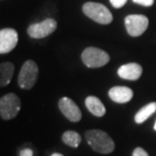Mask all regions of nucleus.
<instances>
[{"instance_id": "f03ea898", "label": "nucleus", "mask_w": 156, "mask_h": 156, "mask_svg": "<svg viewBox=\"0 0 156 156\" xmlns=\"http://www.w3.org/2000/svg\"><path fill=\"white\" fill-rule=\"evenodd\" d=\"M83 12L89 18L101 24H108L113 20V15L110 9L101 3L87 2L83 5Z\"/></svg>"}, {"instance_id": "412c9836", "label": "nucleus", "mask_w": 156, "mask_h": 156, "mask_svg": "<svg viewBox=\"0 0 156 156\" xmlns=\"http://www.w3.org/2000/svg\"><path fill=\"white\" fill-rule=\"evenodd\" d=\"M154 130L156 131V122H155V124H154Z\"/></svg>"}, {"instance_id": "1a4fd4ad", "label": "nucleus", "mask_w": 156, "mask_h": 156, "mask_svg": "<svg viewBox=\"0 0 156 156\" xmlns=\"http://www.w3.org/2000/svg\"><path fill=\"white\" fill-rule=\"evenodd\" d=\"M18 36L15 30L4 29L0 32V53L6 54L12 51L17 45Z\"/></svg>"}, {"instance_id": "9b49d317", "label": "nucleus", "mask_w": 156, "mask_h": 156, "mask_svg": "<svg viewBox=\"0 0 156 156\" xmlns=\"http://www.w3.org/2000/svg\"><path fill=\"white\" fill-rule=\"evenodd\" d=\"M143 69L141 65L137 63L125 64L119 68L118 75L123 79L127 80H138L142 75Z\"/></svg>"}, {"instance_id": "0eeeda50", "label": "nucleus", "mask_w": 156, "mask_h": 156, "mask_svg": "<svg viewBox=\"0 0 156 156\" xmlns=\"http://www.w3.org/2000/svg\"><path fill=\"white\" fill-rule=\"evenodd\" d=\"M56 27H57L56 20H52V18H48L42 23L32 24L27 30V33H29V36L34 39H42L51 35L56 30Z\"/></svg>"}, {"instance_id": "f257e3e1", "label": "nucleus", "mask_w": 156, "mask_h": 156, "mask_svg": "<svg viewBox=\"0 0 156 156\" xmlns=\"http://www.w3.org/2000/svg\"><path fill=\"white\" fill-rule=\"evenodd\" d=\"M85 139L92 150L101 154H110L115 150V142L105 131L88 130Z\"/></svg>"}, {"instance_id": "ddd939ff", "label": "nucleus", "mask_w": 156, "mask_h": 156, "mask_svg": "<svg viewBox=\"0 0 156 156\" xmlns=\"http://www.w3.org/2000/svg\"><path fill=\"white\" fill-rule=\"evenodd\" d=\"M14 72V65L10 62H4L0 65V85L4 87L11 81Z\"/></svg>"}, {"instance_id": "a211bd4d", "label": "nucleus", "mask_w": 156, "mask_h": 156, "mask_svg": "<svg viewBox=\"0 0 156 156\" xmlns=\"http://www.w3.org/2000/svg\"><path fill=\"white\" fill-rule=\"evenodd\" d=\"M135 3H138L140 5H143V6H146V7H149L153 4L154 0H133Z\"/></svg>"}, {"instance_id": "4468645a", "label": "nucleus", "mask_w": 156, "mask_h": 156, "mask_svg": "<svg viewBox=\"0 0 156 156\" xmlns=\"http://www.w3.org/2000/svg\"><path fill=\"white\" fill-rule=\"evenodd\" d=\"M156 112V102H150V104L146 105L145 107L140 108L139 112L135 115V122L137 124H142L147 120L149 117Z\"/></svg>"}, {"instance_id": "aec40b11", "label": "nucleus", "mask_w": 156, "mask_h": 156, "mask_svg": "<svg viewBox=\"0 0 156 156\" xmlns=\"http://www.w3.org/2000/svg\"><path fill=\"white\" fill-rule=\"evenodd\" d=\"M51 156H63L61 153H53Z\"/></svg>"}, {"instance_id": "7ed1b4c3", "label": "nucleus", "mask_w": 156, "mask_h": 156, "mask_svg": "<svg viewBox=\"0 0 156 156\" xmlns=\"http://www.w3.org/2000/svg\"><path fill=\"white\" fill-rule=\"evenodd\" d=\"M39 68L36 62L32 60L26 61L18 74V85L20 88L29 90L33 88L38 79Z\"/></svg>"}, {"instance_id": "6e6552de", "label": "nucleus", "mask_w": 156, "mask_h": 156, "mask_svg": "<svg viewBox=\"0 0 156 156\" xmlns=\"http://www.w3.org/2000/svg\"><path fill=\"white\" fill-rule=\"evenodd\" d=\"M58 105L61 113L69 121L73 122V123H77V122H79L81 120L82 114H81L80 108H78V105L71 98H62L59 101Z\"/></svg>"}, {"instance_id": "f8f14e48", "label": "nucleus", "mask_w": 156, "mask_h": 156, "mask_svg": "<svg viewBox=\"0 0 156 156\" xmlns=\"http://www.w3.org/2000/svg\"><path fill=\"white\" fill-rule=\"evenodd\" d=\"M85 105L90 113L95 117H104L105 115V108L101 101L96 96L90 95L85 99Z\"/></svg>"}, {"instance_id": "20e7f679", "label": "nucleus", "mask_w": 156, "mask_h": 156, "mask_svg": "<svg viewBox=\"0 0 156 156\" xmlns=\"http://www.w3.org/2000/svg\"><path fill=\"white\" fill-rule=\"evenodd\" d=\"M82 62L89 68H99L105 66L110 61V55L98 48L89 47L82 52Z\"/></svg>"}, {"instance_id": "6ab92c4d", "label": "nucleus", "mask_w": 156, "mask_h": 156, "mask_svg": "<svg viewBox=\"0 0 156 156\" xmlns=\"http://www.w3.org/2000/svg\"><path fill=\"white\" fill-rule=\"evenodd\" d=\"M20 156H34V152L32 149L24 148L20 151Z\"/></svg>"}, {"instance_id": "9d476101", "label": "nucleus", "mask_w": 156, "mask_h": 156, "mask_svg": "<svg viewBox=\"0 0 156 156\" xmlns=\"http://www.w3.org/2000/svg\"><path fill=\"white\" fill-rule=\"evenodd\" d=\"M133 90L127 86H115L108 90V96L118 104H126L133 98Z\"/></svg>"}, {"instance_id": "dca6fc26", "label": "nucleus", "mask_w": 156, "mask_h": 156, "mask_svg": "<svg viewBox=\"0 0 156 156\" xmlns=\"http://www.w3.org/2000/svg\"><path fill=\"white\" fill-rule=\"evenodd\" d=\"M132 156H149V154L142 147H137L134 149Z\"/></svg>"}, {"instance_id": "39448f33", "label": "nucleus", "mask_w": 156, "mask_h": 156, "mask_svg": "<svg viewBox=\"0 0 156 156\" xmlns=\"http://www.w3.org/2000/svg\"><path fill=\"white\" fill-rule=\"evenodd\" d=\"M21 108L20 98L14 93H7L0 99V116L3 120H12Z\"/></svg>"}, {"instance_id": "f3484780", "label": "nucleus", "mask_w": 156, "mask_h": 156, "mask_svg": "<svg viewBox=\"0 0 156 156\" xmlns=\"http://www.w3.org/2000/svg\"><path fill=\"white\" fill-rule=\"evenodd\" d=\"M110 1H111L112 5H113L114 7L121 8V7H123L125 4H126L127 0H110Z\"/></svg>"}, {"instance_id": "2eb2a0df", "label": "nucleus", "mask_w": 156, "mask_h": 156, "mask_svg": "<svg viewBox=\"0 0 156 156\" xmlns=\"http://www.w3.org/2000/svg\"><path fill=\"white\" fill-rule=\"evenodd\" d=\"M62 141L70 147L77 148L81 143V136L75 131L68 130L62 135Z\"/></svg>"}, {"instance_id": "423d86ee", "label": "nucleus", "mask_w": 156, "mask_h": 156, "mask_svg": "<svg viewBox=\"0 0 156 156\" xmlns=\"http://www.w3.org/2000/svg\"><path fill=\"white\" fill-rule=\"evenodd\" d=\"M149 24L148 18L141 14H131L125 18V26L132 37H139L147 30Z\"/></svg>"}]
</instances>
